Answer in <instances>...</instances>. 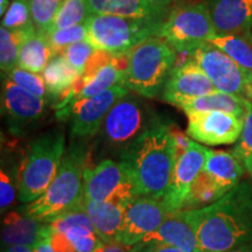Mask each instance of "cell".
<instances>
[{"mask_svg":"<svg viewBox=\"0 0 252 252\" xmlns=\"http://www.w3.org/2000/svg\"><path fill=\"white\" fill-rule=\"evenodd\" d=\"M35 32V28L26 31H9L0 28V68L2 78L7 77L15 68L19 67V56L24 40L30 34Z\"/></svg>","mask_w":252,"mask_h":252,"instance_id":"obj_27","label":"cell"},{"mask_svg":"<svg viewBox=\"0 0 252 252\" xmlns=\"http://www.w3.org/2000/svg\"><path fill=\"white\" fill-rule=\"evenodd\" d=\"M208 43L224 52L241 67L252 72V41L245 34H215Z\"/></svg>","mask_w":252,"mask_h":252,"instance_id":"obj_26","label":"cell"},{"mask_svg":"<svg viewBox=\"0 0 252 252\" xmlns=\"http://www.w3.org/2000/svg\"><path fill=\"white\" fill-rule=\"evenodd\" d=\"M217 34H245L252 25V0H203Z\"/></svg>","mask_w":252,"mask_h":252,"instance_id":"obj_18","label":"cell"},{"mask_svg":"<svg viewBox=\"0 0 252 252\" xmlns=\"http://www.w3.org/2000/svg\"><path fill=\"white\" fill-rule=\"evenodd\" d=\"M54 58L46 34L33 32L24 40L19 56V67L32 72H42Z\"/></svg>","mask_w":252,"mask_h":252,"instance_id":"obj_25","label":"cell"},{"mask_svg":"<svg viewBox=\"0 0 252 252\" xmlns=\"http://www.w3.org/2000/svg\"><path fill=\"white\" fill-rule=\"evenodd\" d=\"M67 236L69 243L75 252H94L97 247L102 243L96 232L87 229H70L63 232Z\"/></svg>","mask_w":252,"mask_h":252,"instance_id":"obj_36","label":"cell"},{"mask_svg":"<svg viewBox=\"0 0 252 252\" xmlns=\"http://www.w3.org/2000/svg\"><path fill=\"white\" fill-rule=\"evenodd\" d=\"M172 126L158 118L119 154L118 161L131 179L138 197L161 200L165 196L178 159Z\"/></svg>","mask_w":252,"mask_h":252,"instance_id":"obj_1","label":"cell"},{"mask_svg":"<svg viewBox=\"0 0 252 252\" xmlns=\"http://www.w3.org/2000/svg\"><path fill=\"white\" fill-rule=\"evenodd\" d=\"M91 14L133 19H165L146 0H87Z\"/></svg>","mask_w":252,"mask_h":252,"instance_id":"obj_23","label":"cell"},{"mask_svg":"<svg viewBox=\"0 0 252 252\" xmlns=\"http://www.w3.org/2000/svg\"><path fill=\"white\" fill-rule=\"evenodd\" d=\"M80 75V72L72 68L62 55L54 56L42 71L49 98L58 100L70 89Z\"/></svg>","mask_w":252,"mask_h":252,"instance_id":"obj_24","label":"cell"},{"mask_svg":"<svg viewBox=\"0 0 252 252\" xmlns=\"http://www.w3.org/2000/svg\"><path fill=\"white\" fill-rule=\"evenodd\" d=\"M169 212L159 198L139 196L128 203L121 231L119 243L127 248L134 247L161 225Z\"/></svg>","mask_w":252,"mask_h":252,"instance_id":"obj_12","label":"cell"},{"mask_svg":"<svg viewBox=\"0 0 252 252\" xmlns=\"http://www.w3.org/2000/svg\"><path fill=\"white\" fill-rule=\"evenodd\" d=\"M216 34L212 18L203 2L172 9L163 19L157 35L165 39L178 54L190 56Z\"/></svg>","mask_w":252,"mask_h":252,"instance_id":"obj_8","label":"cell"},{"mask_svg":"<svg viewBox=\"0 0 252 252\" xmlns=\"http://www.w3.org/2000/svg\"><path fill=\"white\" fill-rule=\"evenodd\" d=\"M1 252H35V248L28 245H4Z\"/></svg>","mask_w":252,"mask_h":252,"instance_id":"obj_44","label":"cell"},{"mask_svg":"<svg viewBox=\"0 0 252 252\" xmlns=\"http://www.w3.org/2000/svg\"><path fill=\"white\" fill-rule=\"evenodd\" d=\"M130 252H184L160 241H143L130 249Z\"/></svg>","mask_w":252,"mask_h":252,"instance_id":"obj_39","label":"cell"},{"mask_svg":"<svg viewBox=\"0 0 252 252\" xmlns=\"http://www.w3.org/2000/svg\"><path fill=\"white\" fill-rule=\"evenodd\" d=\"M137 196L131 179L119 161L104 159L84 171V198L128 204Z\"/></svg>","mask_w":252,"mask_h":252,"instance_id":"obj_11","label":"cell"},{"mask_svg":"<svg viewBox=\"0 0 252 252\" xmlns=\"http://www.w3.org/2000/svg\"><path fill=\"white\" fill-rule=\"evenodd\" d=\"M187 134L209 146L234 144L243 130L244 119L222 111L188 112Z\"/></svg>","mask_w":252,"mask_h":252,"instance_id":"obj_13","label":"cell"},{"mask_svg":"<svg viewBox=\"0 0 252 252\" xmlns=\"http://www.w3.org/2000/svg\"><path fill=\"white\" fill-rule=\"evenodd\" d=\"M245 35H247L249 39L252 41V25L250 26V28H249V30H248L247 33H245Z\"/></svg>","mask_w":252,"mask_h":252,"instance_id":"obj_48","label":"cell"},{"mask_svg":"<svg viewBox=\"0 0 252 252\" xmlns=\"http://www.w3.org/2000/svg\"><path fill=\"white\" fill-rule=\"evenodd\" d=\"M244 162L234 152L212 151L203 172L215 182L223 194H226L239 184L244 174Z\"/></svg>","mask_w":252,"mask_h":252,"instance_id":"obj_21","label":"cell"},{"mask_svg":"<svg viewBox=\"0 0 252 252\" xmlns=\"http://www.w3.org/2000/svg\"><path fill=\"white\" fill-rule=\"evenodd\" d=\"M88 160L89 150L86 141L72 139L63 154L54 180L45 193L25 208V213L47 224L62 214L77 209L84 200V171Z\"/></svg>","mask_w":252,"mask_h":252,"instance_id":"obj_3","label":"cell"},{"mask_svg":"<svg viewBox=\"0 0 252 252\" xmlns=\"http://www.w3.org/2000/svg\"><path fill=\"white\" fill-rule=\"evenodd\" d=\"M159 118L139 97L127 94L112 106L99 130V138L110 152L121 154Z\"/></svg>","mask_w":252,"mask_h":252,"instance_id":"obj_7","label":"cell"},{"mask_svg":"<svg viewBox=\"0 0 252 252\" xmlns=\"http://www.w3.org/2000/svg\"><path fill=\"white\" fill-rule=\"evenodd\" d=\"M127 94H130V90L124 84H118L98 94L77 100L58 110L55 116L61 122H70L72 139L86 140L98 133L112 106Z\"/></svg>","mask_w":252,"mask_h":252,"instance_id":"obj_9","label":"cell"},{"mask_svg":"<svg viewBox=\"0 0 252 252\" xmlns=\"http://www.w3.org/2000/svg\"><path fill=\"white\" fill-rule=\"evenodd\" d=\"M131 248L125 247L118 241L112 242H102L98 247H97L94 252H130Z\"/></svg>","mask_w":252,"mask_h":252,"instance_id":"obj_41","label":"cell"},{"mask_svg":"<svg viewBox=\"0 0 252 252\" xmlns=\"http://www.w3.org/2000/svg\"><path fill=\"white\" fill-rule=\"evenodd\" d=\"M229 252H252V243L248 245H243V247L235 249V250Z\"/></svg>","mask_w":252,"mask_h":252,"instance_id":"obj_47","label":"cell"},{"mask_svg":"<svg viewBox=\"0 0 252 252\" xmlns=\"http://www.w3.org/2000/svg\"><path fill=\"white\" fill-rule=\"evenodd\" d=\"M172 133L174 137L175 145H176V152H178V157L185 152L186 150L190 146L191 144V138L188 134H185L178 126L173 124L172 126Z\"/></svg>","mask_w":252,"mask_h":252,"instance_id":"obj_40","label":"cell"},{"mask_svg":"<svg viewBox=\"0 0 252 252\" xmlns=\"http://www.w3.org/2000/svg\"><path fill=\"white\" fill-rule=\"evenodd\" d=\"M63 0H30L31 18L37 33L47 34L54 23Z\"/></svg>","mask_w":252,"mask_h":252,"instance_id":"obj_30","label":"cell"},{"mask_svg":"<svg viewBox=\"0 0 252 252\" xmlns=\"http://www.w3.org/2000/svg\"><path fill=\"white\" fill-rule=\"evenodd\" d=\"M217 91L206 72L191 59L175 65L167 77L161 96L167 103L176 105L181 100L204 96Z\"/></svg>","mask_w":252,"mask_h":252,"instance_id":"obj_16","label":"cell"},{"mask_svg":"<svg viewBox=\"0 0 252 252\" xmlns=\"http://www.w3.org/2000/svg\"><path fill=\"white\" fill-rule=\"evenodd\" d=\"M143 241H160L184 252H200L195 209H181L169 213L161 225Z\"/></svg>","mask_w":252,"mask_h":252,"instance_id":"obj_17","label":"cell"},{"mask_svg":"<svg viewBox=\"0 0 252 252\" xmlns=\"http://www.w3.org/2000/svg\"><path fill=\"white\" fill-rule=\"evenodd\" d=\"M163 19H133L90 14L88 41L94 49L124 54L149 37L157 35Z\"/></svg>","mask_w":252,"mask_h":252,"instance_id":"obj_6","label":"cell"},{"mask_svg":"<svg viewBox=\"0 0 252 252\" xmlns=\"http://www.w3.org/2000/svg\"><path fill=\"white\" fill-rule=\"evenodd\" d=\"M212 150L191 141L190 146L176 159L172 180L161 201L169 213L184 209L191 186L203 171Z\"/></svg>","mask_w":252,"mask_h":252,"instance_id":"obj_15","label":"cell"},{"mask_svg":"<svg viewBox=\"0 0 252 252\" xmlns=\"http://www.w3.org/2000/svg\"><path fill=\"white\" fill-rule=\"evenodd\" d=\"M128 204L116 201H91L84 198L80 207L89 216L94 228L102 242L117 239L121 231L126 208Z\"/></svg>","mask_w":252,"mask_h":252,"instance_id":"obj_19","label":"cell"},{"mask_svg":"<svg viewBox=\"0 0 252 252\" xmlns=\"http://www.w3.org/2000/svg\"><path fill=\"white\" fill-rule=\"evenodd\" d=\"M50 236H52V232H50V229L48 226V230H47L45 236L35 245V252H56L54 248H53L52 242H50Z\"/></svg>","mask_w":252,"mask_h":252,"instance_id":"obj_43","label":"cell"},{"mask_svg":"<svg viewBox=\"0 0 252 252\" xmlns=\"http://www.w3.org/2000/svg\"><path fill=\"white\" fill-rule=\"evenodd\" d=\"M1 27L9 31H26L33 28L28 1L12 0L8 9L1 17Z\"/></svg>","mask_w":252,"mask_h":252,"instance_id":"obj_32","label":"cell"},{"mask_svg":"<svg viewBox=\"0 0 252 252\" xmlns=\"http://www.w3.org/2000/svg\"><path fill=\"white\" fill-rule=\"evenodd\" d=\"M15 200V187L14 181L9 176L5 168L0 171V210L4 214L7 208Z\"/></svg>","mask_w":252,"mask_h":252,"instance_id":"obj_38","label":"cell"},{"mask_svg":"<svg viewBox=\"0 0 252 252\" xmlns=\"http://www.w3.org/2000/svg\"><path fill=\"white\" fill-rule=\"evenodd\" d=\"M190 59L206 72L217 90L252 102V72L235 62L217 47L206 43Z\"/></svg>","mask_w":252,"mask_h":252,"instance_id":"obj_10","label":"cell"},{"mask_svg":"<svg viewBox=\"0 0 252 252\" xmlns=\"http://www.w3.org/2000/svg\"><path fill=\"white\" fill-rule=\"evenodd\" d=\"M247 100L235 94L223 93L217 90L215 93L204 94V96L194 97L181 100L176 104V108L181 109L185 113L188 112H204V111H222L232 113L243 118L247 112L248 103Z\"/></svg>","mask_w":252,"mask_h":252,"instance_id":"obj_22","label":"cell"},{"mask_svg":"<svg viewBox=\"0 0 252 252\" xmlns=\"http://www.w3.org/2000/svg\"><path fill=\"white\" fill-rule=\"evenodd\" d=\"M90 14L87 0H63L50 31L87 24Z\"/></svg>","mask_w":252,"mask_h":252,"instance_id":"obj_29","label":"cell"},{"mask_svg":"<svg viewBox=\"0 0 252 252\" xmlns=\"http://www.w3.org/2000/svg\"><path fill=\"white\" fill-rule=\"evenodd\" d=\"M0 2H1V5H0V15H4L6 13V11H7L9 5H11V2H9V0H0Z\"/></svg>","mask_w":252,"mask_h":252,"instance_id":"obj_46","label":"cell"},{"mask_svg":"<svg viewBox=\"0 0 252 252\" xmlns=\"http://www.w3.org/2000/svg\"><path fill=\"white\" fill-rule=\"evenodd\" d=\"M50 47H52L54 56L61 55L69 46L80 41L88 39L87 25H77V26L60 28V30L49 31L46 34Z\"/></svg>","mask_w":252,"mask_h":252,"instance_id":"obj_31","label":"cell"},{"mask_svg":"<svg viewBox=\"0 0 252 252\" xmlns=\"http://www.w3.org/2000/svg\"><path fill=\"white\" fill-rule=\"evenodd\" d=\"M47 224H48L52 234H63V232L75 228L87 229L90 230V231L96 232L89 216H88L81 208H77V209L62 214L61 216L50 220Z\"/></svg>","mask_w":252,"mask_h":252,"instance_id":"obj_33","label":"cell"},{"mask_svg":"<svg viewBox=\"0 0 252 252\" xmlns=\"http://www.w3.org/2000/svg\"><path fill=\"white\" fill-rule=\"evenodd\" d=\"M26 1H30V0H26Z\"/></svg>","mask_w":252,"mask_h":252,"instance_id":"obj_49","label":"cell"},{"mask_svg":"<svg viewBox=\"0 0 252 252\" xmlns=\"http://www.w3.org/2000/svg\"><path fill=\"white\" fill-rule=\"evenodd\" d=\"M94 52H96V49L89 41L83 40L69 46L61 55L67 60V62L72 68H75L80 74H82L88 61H89Z\"/></svg>","mask_w":252,"mask_h":252,"instance_id":"obj_35","label":"cell"},{"mask_svg":"<svg viewBox=\"0 0 252 252\" xmlns=\"http://www.w3.org/2000/svg\"><path fill=\"white\" fill-rule=\"evenodd\" d=\"M176 61L178 53L165 39L151 36L127 52L124 86L140 96L153 98L162 93Z\"/></svg>","mask_w":252,"mask_h":252,"instance_id":"obj_4","label":"cell"},{"mask_svg":"<svg viewBox=\"0 0 252 252\" xmlns=\"http://www.w3.org/2000/svg\"><path fill=\"white\" fill-rule=\"evenodd\" d=\"M200 252H229L252 243V182L242 181L216 202L195 209Z\"/></svg>","mask_w":252,"mask_h":252,"instance_id":"obj_2","label":"cell"},{"mask_svg":"<svg viewBox=\"0 0 252 252\" xmlns=\"http://www.w3.org/2000/svg\"><path fill=\"white\" fill-rule=\"evenodd\" d=\"M6 78H8V80H11L13 83L17 84V86L23 88L24 90L28 91V93L35 94L37 97L46 98L48 96L46 83L43 81L42 75L17 67Z\"/></svg>","mask_w":252,"mask_h":252,"instance_id":"obj_34","label":"cell"},{"mask_svg":"<svg viewBox=\"0 0 252 252\" xmlns=\"http://www.w3.org/2000/svg\"><path fill=\"white\" fill-rule=\"evenodd\" d=\"M48 225L26 213L9 212L2 220L1 241L4 245L34 247L45 236Z\"/></svg>","mask_w":252,"mask_h":252,"instance_id":"obj_20","label":"cell"},{"mask_svg":"<svg viewBox=\"0 0 252 252\" xmlns=\"http://www.w3.org/2000/svg\"><path fill=\"white\" fill-rule=\"evenodd\" d=\"M152 7L156 9L159 14L167 17V14L169 13V8L173 4V0H146Z\"/></svg>","mask_w":252,"mask_h":252,"instance_id":"obj_42","label":"cell"},{"mask_svg":"<svg viewBox=\"0 0 252 252\" xmlns=\"http://www.w3.org/2000/svg\"><path fill=\"white\" fill-rule=\"evenodd\" d=\"M64 152V133L59 128L32 141L19 174L18 196L21 202L31 203L45 193L58 174Z\"/></svg>","mask_w":252,"mask_h":252,"instance_id":"obj_5","label":"cell"},{"mask_svg":"<svg viewBox=\"0 0 252 252\" xmlns=\"http://www.w3.org/2000/svg\"><path fill=\"white\" fill-rule=\"evenodd\" d=\"M242 160H243L245 168L248 169L249 174H250L251 178H252V152L247 154V156H245Z\"/></svg>","mask_w":252,"mask_h":252,"instance_id":"obj_45","label":"cell"},{"mask_svg":"<svg viewBox=\"0 0 252 252\" xmlns=\"http://www.w3.org/2000/svg\"><path fill=\"white\" fill-rule=\"evenodd\" d=\"M47 99L28 93L8 78L2 81L1 110L9 131L21 135L46 113Z\"/></svg>","mask_w":252,"mask_h":252,"instance_id":"obj_14","label":"cell"},{"mask_svg":"<svg viewBox=\"0 0 252 252\" xmlns=\"http://www.w3.org/2000/svg\"><path fill=\"white\" fill-rule=\"evenodd\" d=\"M224 194L220 191L215 182L202 171L191 186L184 209H197V208L207 207L216 202Z\"/></svg>","mask_w":252,"mask_h":252,"instance_id":"obj_28","label":"cell"},{"mask_svg":"<svg viewBox=\"0 0 252 252\" xmlns=\"http://www.w3.org/2000/svg\"><path fill=\"white\" fill-rule=\"evenodd\" d=\"M232 152L239 159H243L247 154L252 152V102L248 103L247 112H245L244 116L243 130H242L239 139L237 140V144H236Z\"/></svg>","mask_w":252,"mask_h":252,"instance_id":"obj_37","label":"cell"}]
</instances>
